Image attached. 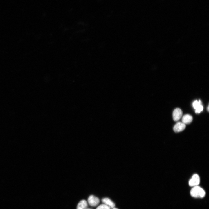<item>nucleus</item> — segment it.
Returning a JSON list of instances; mask_svg holds the SVG:
<instances>
[{
  "mask_svg": "<svg viewBox=\"0 0 209 209\" xmlns=\"http://www.w3.org/2000/svg\"><path fill=\"white\" fill-rule=\"evenodd\" d=\"M191 195L195 198L203 197L206 194L204 190L199 186L193 187L190 192Z\"/></svg>",
  "mask_w": 209,
  "mask_h": 209,
  "instance_id": "nucleus-1",
  "label": "nucleus"
},
{
  "mask_svg": "<svg viewBox=\"0 0 209 209\" xmlns=\"http://www.w3.org/2000/svg\"><path fill=\"white\" fill-rule=\"evenodd\" d=\"M200 182V178L199 176L197 174H194L189 181V185L190 186L194 187L198 186Z\"/></svg>",
  "mask_w": 209,
  "mask_h": 209,
  "instance_id": "nucleus-2",
  "label": "nucleus"
},
{
  "mask_svg": "<svg viewBox=\"0 0 209 209\" xmlns=\"http://www.w3.org/2000/svg\"><path fill=\"white\" fill-rule=\"evenodd\" d=\"M192 106L195 109V112L196 113H199L203 110V107L200 100L198 101L197 100L194 101L192 103Z\"/></svg>",
  "mask_w": 209,
  "mask_h": 209,
  "instance_id": "nucleus-3",
  "label": "nucleus"
},
{
  "mask_svg": "<svg viewBox=\"0 0 209 209\" xmlns=\"http://www.w3.org/2000/svg\"><path fill=\"white\" fill-rule=\"evenodd\" d=\"M88 202L90 206L94 207L96 206L99 203L100 200L97 197L91 195L88 197Z\"/></svg>",
  "mask_w": 209,
  "mask_h": 209,
  "instance_id": "nucleus-4",
  "label": "nucleus"
},
{
  "mask_svg": "<svg viewBox=\"0 0 209 209\" xmlns=\"http://www.w3.org/2000/svg\"><path fill=\"white\" fill-rule=\"evenodd\" d=\"M183 114L181 110L179 108L175 109L173 112V118L175 121L179 120L181 118Z\"/></svg>",
  "mask_w": 209,
  "mask_h": 209,
  "instance_id": "nucleus-5",
  "label": "nucleus"
},
{
  "mask_svg": "<svg viewBox=\"0 0 209 209\" xmlns=\"http://www.w3.org/2000/svg\"><path fill=\"white\" fill-rule=\"evenodd\" d=\"M185 128V124L182 122H178L174 125L173 130L175 132H179L183 131Z\"/></svg>",
  "mask_w": 209,
  "mask_h": 209,
  "instance_id": "nucleus-6",
  "label": "nucleus"
},
{
  "mask_svg": "<svg viewBox=\"0 0 209 209\" xmlns=\"http://www.w3.org/2000/svg\"><path fill=\"white\" fill-rule=\"evenodd\" d=\"M192 120L193 118L192 116L188 114L184 115L182 119V122L185 124L190 123L192 122Z\"/></svg>",
  "mask_w": 209,
  "mask_h": 209,
  "instance_id": "nucleus-7",
  "label": "nucleus"
},
{
  "mask_svg": "<svg viewBox=\"0 0 209 209\" xmlns=\"http://www.w3.org/2000/svg\"><path fill=\"white\" fill-rule=\"evenodd\" d=\"M102 201L105 204L109 206L111 208L113 209L115 207L114 203L109 198H104L102 199Z\"/></svg>",
  "mask_w": 209,
  "mask_h": 209,
  "instance_id": "nucleus-8",
  "label": "nucleus"
},
{
  "mask_svg": "<svg viewBox=\"0 0 209 209\" xmlns=\"http://www.w3.org/2000/svg\"><path fill=\"white\" fill-rule=\"evenodd\" d=\"M88 206L86 201L82 200L80 201L78 203L77 206V209H86Z\"/></svg>",
  "mask_w": 209,
  "mask_h": 209,
  "instance_id": "nucleus-9",
  "label": "nucleus"
},
{
  "mask_svg": "<svg viewBox=\"0 0 209 209\" xmlns=\"http://www.w3.org/2000/svg\"><path fill=\"white\" fill-rule=\"evenodd\" d=\"M96 209H111V208L105 204H103L99 205Z\"/></svg>",
  "mask_w": 209,
  "mask_h": 209,
  "instance_id": "nucleus-10",
  "label": "nucleus"
},
{
  "mask_svg": "<svg viewBox=\"0 0 209 209\" xmlns=\"http://www.w3.org/2000/svg\"><path fill=\"white\" fill-rule=\"evenodd\" d=\"M207 110H208V111H209V106H208V107Z\"/></svg>",
  "mask_w": 209,
  "mask_h": 209,
  "instance_id": "nucleus-11",
  "label": "nucleus"
},
{
  "mask_svg": "<svg viewBox=\"0 0 209 209\" xmlns=\"http://www.w3.org/2000/svg\"><path fill=\"white\" fill-rule=\"evenodd\" d=\"M113 209H118L117 208H113Z\"/></svg>",
  "mask_w": 209,
  "mask_h": 209,
  "instance_id": "nucleus-12",
  "label": "nucleus"
},
{
  "mask_svg": "<svg viewBox=\"0 0 209 209\" xmlns=\"http://www.w3.org/2000/svg\"><path fill=\"white\" fill-rule=\"evenodd\" d=\"M86 209H90V208H86Z\"/></svg>",
  "mask_w": 209,
  "mask_h": 209,
  "instance_id": "nucleus-13",
  "label": "nucleus"
}]
</instances>
